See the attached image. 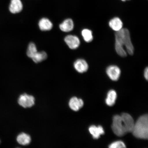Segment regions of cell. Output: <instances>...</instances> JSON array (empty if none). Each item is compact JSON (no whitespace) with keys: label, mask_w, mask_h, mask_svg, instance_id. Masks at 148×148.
I'll list each match as a JSON object with an SVG mask.
<instances>
[{"label":"cell","mask_w":148,"mask_h":148,"mask_svg":"<svg viewBox=\"0 0 148 148\" xmlns=\"http://www.w3.org/2000/svg\"><path fill=\"white\" fill-rule=\"evenodd\" d=\"M134 124L132 116L129 114L123 113L121 115L114 116L112 127L114 134L122 136L127 133L132 132Z\"/></svg>","instance_id":"7a4b0ae2"},{"label":"cell","mask_w":148,"mask_h":148,"mask_svg":"<svg viewBox=\"0 0 148 148\" xmlns=\"http://www.w3.org/2000/svg\"><path fill=\"white\" fill-rule=\"evenodd\" d=\"M115 46L116 53L121 57L127 56V53L130 55L134 54V46L128 29L123 28L116 32Z\"/></svg>","instance_id":"6da1fadb"},{"label":"cell","mask_w":148,"mask_h":148,"mask_svg":"<svg viewBox=\"0 0 148 148\" xmlns=\"http://www.w3.org/2000/svg\"><path fill=\"white\" fill-rule=\"evenodd\" d=\"M106 73L110 78L114 81H117L121 75V70L115 65L109 66L106 69Z\"/></svg>","instance_id":"8992f818"},{"label":"cell","mask_w":148,"mask_h":148,"mask_svg":"<svg viewBox=\"0 0 148 148\" xmlns=\"http://www.w3.org/2000/svg\"><path fill=\"white\" fill-rule=\"evenodd\" d=\"M88 130L92 137L96 139L99 138L101 135L105 134L103 127L101 125H99L97 127L94 125L90 126Z\"/></svg>","instance_id":"8fae6325"},{"label":"cell","mask_w":148,"mask_h":148,"mask_svg":"<svg viewBox=\"0 0 148 148\" xmlns=\"http://www.w3.org/2000/svg\"><path fill=\"white\" fill-rule=\"evenodd\" d=\"M38 51L36 44L33 42H30L28 46L27 50V56L32 59Z\"/></svg>","instance_id":"ac0fdd59"},{"label":"cell","mask_w":148,"mask_h":148,"mask_svg":"<svg viewBox=\"0 0 148 148\" xmlns=\"http://www.w3.org/2000/svg\"><path fill=\"white\" fill-rule=\"evenodd\" d=\"M126 146L124 142L121 140H118L113 142L109 146L110 148H125Z\"/></svg>","instance_id":"d6986e66"},{"label":"cell","mask_w":148,"mask_h":148,"mask_svg":"<svg viewBox=\"0 0 148 148\" xmlns=\"http://www.w3.org/2000/svg\"><path fill=\"white\" fill-rule=\"evenodd\" d=\"M121 1H130V0H121Z\"/></svg>","instance_id":"44dd1931"},{"label":"cell","mask_w":148,"mask_h":148,"mask_svg":"<svg viewBox=\"0 0 148 148\" xmlns=\"http://www.w3.org/2000/svg\"><path fill=\"white\" fill-rule=\"evenodd\" d=\"M74 67L77 72L80 73H83L88 69V63L83 59H79L76 60L74 63Z\"/></svg>","instance_id":"ba28073f"},{"label":"cell","mask_w":148,"mask_h":148,"mask_svg":"<svg viewBox=\"0 0 148 148\" xmlns=\"http://www.w3.org/2000/svg\"><path fill=\"white\" fill-rule=\"evenodd\" d=\"M74 27L73 21V20L69 18L64 20V21L59 25V27L60 30L64 32H70L73 30Z\"/></svg>","instance_id":"30bf717a"},{"label":"cell","mask_w":148,"mask_h":148,"mask_svg":"<svg viewBox=\"0 0 148 148\" xmlns=\"http://www.w3.org/2000/svg\"><path fill=\"white\" fill-rule=\"evenodd\" d=\"M1 143V140H0V143Z\"/></svg>","instance_id":"7402d4cb"},{"label":"cell","mask_w":148,"mask_h":148,"mask_svg":"<svg viewBox=\"0 0 148 148\" xmlns=\"http://www.w3.org/2000/svg\"><path fill=\"white\" fill-rule=\"evenodd\" d=\"M31 138L30 136L25 133H21L18 135L16 141L22 145H29L31 143Z\"/></svg>","instance_id":"5bb4252c"},{"label":"cell","mask_w":148,"mask_h":148,"mask_svg":"<svg viewBox=\"0 0 148 148\" xmlns=\"http://www.w3.org/2000/svg\"><path fill=\"white\" fill-rule=\"evenodd\" d=\"M109 25L113 30L117 32L123 28V23L118 17L114 18L109 22Z\"/></svg>","instance_id":"4fadbf2b"},{"label":"cell","mask_w":148,"mask_h":148,"mask_svg":"<svg viewBox=\"0 0 148 148\" xmlns=\"http://www.w3.org/2000/svg\"><path fill=\"white\" fill-rule=\"evenodd\" d=\"M117 94L115 90H110L107 93L106 103L108 106H112L115 103Z\"/></svg>","instance_id":"9a60e30c"},{"label":"cell","mask_w":148,"mask_h":148,"mask_svg":"<svg viewBox=\"0 0 148 148\" xmlns=\"http://www.w3.org/2000/svg\"><path fill=\"white\" fill-rule=\"evenodd\" d=\"M23 5L21 0H11L9 10L13 14H16L23 10Z\"/></svg>","instance_id":"52a82bcc"},{"label":"cell","mask_w":148,"mask_h":148,"mask_svg":"<svg viewBox=\"0 0 148 148\" xmlns=\"http://www.w3.org/2000/svg\"><path fill=\"white\" fill-rule=\"evenodd\" d=\"M47 57V53L45 51H38L32 59L34 62L38 63L46 60Z\"/></svg>","instance_id":"2e32d148"},{"label":"cell","mask_w":148,"mask_h":148,"mask_svg":"<svg viewBox=\"0 0 148 148\" xmlns=\"http://www.w3.org/2000/svg\"><path fill=\"white\" fill-rule=\"evenodd\" d=\"M136 138L147 139L148 138V116L145 114L140 116L134 123L132 132Z\"/></svg>","instance_id":"3957f363"},{"label":"cell","mask_w":148,"mask_h":148,"mask_svg":"<svg viewBox=\"0 0 148 148\" xmlns=\"http://www.w3.org/2000/svg\"><path fill=\"white\" fill-rule=\"evenodd\" d=\"M64 41L70 49H75L80 45V41L77 36L69 35L65 37Z\"/></svg>","instance_id":"5b68a950"},{"label":"cell","mask_w":148,"mask_h":148,"mask_svg":"<svg viewBox=\"0 0 148 148\" xmlns=\"http://www.w3.org/2000/svg\"><path fill=\"white\" fill-rule=\"evenodd\" d=\"M144 77L145 79L148 80V68L147 67L145 68L144 71Z\"/></svg>","instance_id":"ffe728a7"},{"label":"cell","mask_w":148,"mask_h":148,"mask_svg":"<svg viewBox=\"0 0 148 148\" xmlns=\"http://www.w3.org/2000/svg\"><path fill=\"white\" fill-rule=\"evenodd\" d=\"M18 102V104L24 108H31L35 104V99L32 95L24 93L19 96Z\"/></svg>","instance_id":"277c9868"},{"label":"cell","mask_w":148,"mask_h":148,"mask_svg":"<svg viewBox=\"0 0 148 148\" xmlns=\"http://www.w3.org/2000/svg\"><path fill=\"white\" fill-rule=\"evenodd\" d=\"M38 27L40 30L44 31L51 30L53 27V24L49 18H43L39 21Z\"/></svg>","instance_id":"7c38bea8"},{"label":"cell","mask_w":148,"mask_h":148,"mask_svg":"<svg viewBox=\"0 0 148 148\" xmlns=\"http://www.w3.org/2000/svg\"><path fill=\"white\" fill-rule=\"evenodd\" d=\"M81 34L84 41L87 42H92L93 40L92 31L90 29H83L81 32Z\"/></svg>","instance_id":"e0dca14e"},{"label":"cell","mask_w":148,"mask_h":148,"mask_svg":"<svg viewBox=\"0 0 148 148\" xmlns=\"http://www.w3.org/2000/svg\"><path fill=\"white\" fill-rule=\"evenodd\" d=\"M84 105V102L82 99L73 97L70 99L69 105L71 110L75 112L78 111L82 108Z\"/></svg>","instance_id":"9c48e42d"}]
</instances>
